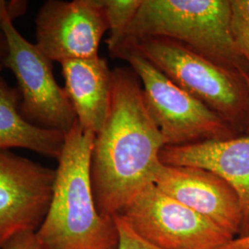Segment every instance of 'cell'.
<instances>
[{
  "instance_id": "7c38bea8",
  "label": "cell",
  "mask_w": 249,
  "mask_h": 249,
  "mask_svg": "<svg viewBox=\"0 0 249 249\" xmlns=\"http://www.w3.org/2000/svg\"><path fill=\"white\" fill-rule=\"evenodd\" d=\"M64 89L77 121L85 132L96 135L106 123L112 89L113 71L107 61L95 56L61 63Z\"/></svg>"
},
{
  "instance_id": "d6986e66",
  "label": "cell",
  "mask_w": 249,
  "mask_h": 249,
  "mask_svg": "<svg viewBox=\"0 0 249 249\" xmlns=\"http://www.w3.org/2000/svg\"><path fill=\"white\" fill-rule=\"evenodd\" d=\"M8 53H9L8 41L2 30H0V76H1L2 71L5 69V62H6Z\"/></svg>"
},
{
  "instance_id": "ba28073f",
  "label": "cell",
  "mask_w": 249,
  "mask_h": 249,
  "mask_svg": "<svg viewBox=\"0 0 249 249\" xmlns=\"http://www.w3.org/2000/svg\"><path fill=\"white\" fill-rule=\"evenodd\" d=\"M55 169L0 150V249L22 231L36 232L53 196Z\"/></svg>"
},
{
  "instance_id": "9c48e42d",
  "label": "cell",
  "mask_w": 249,
  "mask_h": 249,
  "mask_svg": "<svg viewBox=\"0 0 249 249\" xmlns=\"http://www.w3.org/2000/svg\"><path fill=\"white\" fill-rule=\"evenodd\" d=\"M108 31L102 0H48L36 18V45L53 62L98 56Z\"/></svg>"
},
{
  "instance_id": "5b68a950",
  "label": "cell",
  "mask_w": 249,
  "mask_h": 249,
  "mask_svg": "<svg viewBox=\"0 0 249 249\" xmlns=\"http://www.w3.org/2000/svg\"><path fill=\"white\" fill-rule=\"evenodd\" d=\"M109 53L128 63L142 83L145 106L165 146L224 141L238 136L231 124L178 87L133 45L122 44Z\"/></svg>"
},
{
  "instance_id": "52a82bcc",
  "label": "cell",
  "mask_w": 249,
  "mask_h": 249,
  "mask_svg": "<svg viewBox=\"0 0 249 249\" xmlns=\"http://www.w3.org/2000/svg\"><path fill=\"white\" fill-rule=\"evenodd\" d=\"M121 215L142 239L159 249H223L234 238L160 191L145 187Z\"/></svg>"
},
{
  "instance_id": "8992f818",
  "label": "cell",
  "mask_w": 249,
  "mask_h": 249,
  "mask_svg": "<svg viewBox=\"0 0 249 249\" xmlns=\"http://www.w3.org/2000/svg\"><path fill=\"white\" fill-rule=\"evenodd\" d=\"M0 29L9 45L5 69L17 80L21 115L37 126L68 133L77 116L64 87L53 76V61L21 36L11 18H6Z\"/></svg>"
},
{
  "instance_id": "3957f363",
  "label": "cell",
  "mask_w": 249,
  "mask_h": 249,
  "mask_svg": "<svg viewBox=\"0 0 249 249\" xmlns=\"http://www.w3.org/2000/svg\"><path fill=\"white\" fill-rule=\"evenodd\" d=\"M145 37L177 41L243 77L249 75L232 36L231 0H142L119 45Z\"/></svg>"
},
{
  "instance_id": "7a4b0ae2",
  "label": "cell",
  "mask_w": 249,
  "mask_h": 249,
  "mask_svg": "<svg viewBox=\"0 0 249 249\" xmlns=\"http://www.w3.org/2000/svg\"><path fill=\"white\" fill-rule=\"evenodd\" d=\"M95 135L78 121L65 134L57 159L53 196L45 221L36 231L45 249H117L114 218L99 213L90 180V156Z\"/></svg>"
},
{
  "instance_id": "9a60e30c",
  "label": "cell",
  "mask_w": 249,
  "mask_h": 249,
  "mask_svg": "<svg viewBox=\"0 0 249 249\" xmlns=\"http://www.w3.org/2000/svg\"><path fill=\"white\" fill-rule=\"evenodd\" d=\"M231 5L232 36L249 64V0H231Z\"/></svg>"
},
{
  "instance_id": "ac0fdd59",
  "label": "cell",
  "mask_w": 249,
  "mask_h": 249,
  "mask_svg": "<svg viewBox=\"0 0 249 249\" xmlns=\"http://www.w3.org/2000/svg\"><path fill=\"white\" fill-rule=\"evenodd\" d=\"M27 9L28 1L25 0H0V28L6 18L14 21L15 18L24 15Z\"/></svg>"
},
{
  "instance_id": "6da1fadb",
  "label": "cell",
  "mask_w": 249,
  "mask_h": 249,
  "mask_svg": "<svg viewBox=\"0 0 249 249\" xmlns=\"http://www.w3.org/2000/svg\"><path fill=\"white\" fill-rule=\"evenodd\" d=\"M165 143L151 118L137 74L116 68L106 123L95 135L90 180L99 213L113 218L145 187L154 184Z\"/></svg>"
},
{
  "instance_id": "2e32d148",
  "label": "cell",
  "mask_w": 249,
  "mask_h": 249,
  "mask_svg": "<svg viewBox=\"0 0 249 249\" xmlns=\"http://www.w3.org/2000/svg\"><path fill=\"white\" fill-rule=\"evenodd\" d=\"M119 234L117 249H159L138 235L121 215L113 217Z\"/></svg>"
},
{
  "instance_id": "e0dca14e",
  "label": "cell",
  "mask_w": 249,
  "mask_h": 249,
  "mask_svg": "<svg viewBox=\"0 0 249 249\" xmlns=\"http://www.w3.org/2000/svg\"><path fill=\"white\" fill-rule=\"evenodd\" d=\"M1 249H45L36 232L22 231L11 237Z\"/></svg>"
},
{
  "instance_id": "8fae6325",
  "label": "cell",
  "mask_w": 249,
  "mask_h": 249,
  "mask_svg": "<svg viewBox=\"0 0 249 249\" xmlns=\"http://www.w3.org/2000/svg\"><path fill=\"white\" fill-rule=\"evenodd\" d=\"M161 163L210 170L223 178L240 200L242 226L235 239L249 238V136L212 141L186 146H165L160 152Z\"/></svg>"
},
{
  "instance_id": "5bb4252c",
  "label": "cell",
  "mask_w": 249,
  "mask_h": 249,
  "mask_svg": "<svg viewBox=\"0 0 249 249\" xmlns=\"http://www.w3.org/2000/svg\"><path fill=\"white\" fill-rule=\"evenodd\" d=\"M108 22L107 44L111 51L121 43L124 33L142 6V0H102Z\"/></svg>"
},
{
  "instance_id": "ffe728a7",
  "label": "cell",
  "mask_w": 249,
  "mask_h": 249,
  "mask_svg": "<svg viewBox=\"0 0 249 249\" xmlns=\"http://www.w3.org/2000/svg\"><path fill=\"white\" fill-rule=\"evenodd\" d=\"M245 82L247 85V89H248V94H249V114H248V121H247V126H246V130H245V135H249V75H246L244 77Z\"/></svg>"
},
{
  "instance_id": "4fadbf2b",
  "label": "cell",
  "mask_w": 249,
  "mask_h": 249,
  "mask_svg": "<svg viewBox=\"0 0 249 249\" xmlns=\"http://www.w3.org/2000/svg\"><path fill=\"white\" fill-rule=\"evenodd\" d=\"M19 92L0 76V150L26 149L57 160L65 134L27 121L19 110Z\"/></svg>"
},
{
  "instance_id": "277c9868",
  "label": "cell",
  "mask_w": 249,
  "mask_h": 249,
  "mask_svg": "<svg viewBox=\"0 0 249 249\" xmlns=\"http://www.w3.org/2000/svg\"><path fill=\"white\" fill-rule=\"evenodd\" d=\"M122 44L133 45L178 87L221 116L237 133H245L249 94L242 75L167 38L145 37Z\"/></svg>"
},
{
  "instance_id": "30bf717a",
  "label": "cell",
  "mask_w": 249,
  "mask_h": 249,
  "mask_svg": "<svg viewBox=\"0 0 249 249\" xmlns=\"http://www.w3.org/2000/svg\"><path fill=\"white\" fill-rule=\"evenodd\" d=\"M154 184L164 194L204 217L234 239L238 237L243 219L240 200L234 189L220 176L203 168L160 162Z\"/></svg>"
}]
</instances>
